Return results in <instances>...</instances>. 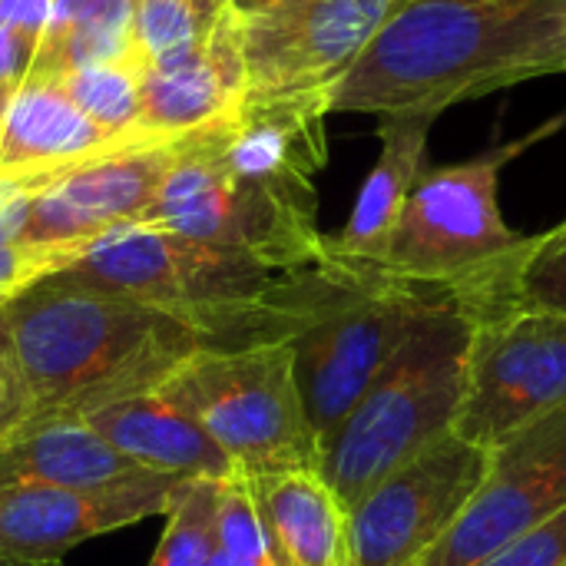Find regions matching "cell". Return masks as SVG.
Listing matches in <instances>:
<instances>
[{"mask_svg": "<svg viewBox=\"0 0 566 566\" xmlns=\"http://www.w3.org/2000/svg\"><path fill=\"white\" fill-rule=\"evenodd\" d=\"M328 96H242L226 116L172 146L143 226L242 249L275 265L325 255L315 179L328 163Z\"/></svg>", "mask_w": 566, "mask_h": 566, "instance_id": "obj_1", "label": "cell"}, {"mask_svg": "<svg viewBox=\"0 0 566 566\" xmlns=\"http://www.w3.org/2000/svg\"><path fill=\"white\" fill-rule=\"evenodd\" d=\"M202 345L199 328L156 305L43 275L0 305L7 431L86 418L159 388Z\"/></svg>", "mask_w": 566, "mask_h": 566, "instance_id": "obj_2", "label": "cell"}, {"mask_svg": "<svg viewBox=\"0 0 566 566\" xmlns=\"http://www.w3.org/2000/svg\"><path fill=\"white\" fill-rule=\"evenodd\" d=\"M566 73V0H398L328 113H434Z\"/></svg>", "mask_w": 566, "mask_h": 566, "instance_id": "obj_3", "label": "cell"}, {"mask_svg": "<svg viewBox=\"0 0 566 566\" xmlns=\"http://www.w3.org/2000/svg\"><path fill=\"white\" fill-rule=\"evenodd\" d=\"M308 265H275L139 222L90 242L50 275L156 305L209 345H252L292 335Z\"/></svg>", "mask_w": 566, "mask_h": 566, "instance_id": "obj_4", "label": "cell"}, {"mask_svg": "<svg viewBox=\"0 0 566 566\" xmlns=\"http://www.w3.org/2000/svg\"><path fill=\"white\" fill-rule=\"evenodd\" d=\"M560 126L566 113L471 159L428 166L378 269L398 282L454 295L474 322L511 312V272L527 235L514 232L501 212V176Z\"/></svg>", "mask_w": 566, "mask_h": 566, "instance_id": "obj_5", "label": "cell"}, {"mask_svg": "<svg viewBox=\"0 0 566 566\" xmlns=\"http://www.w3.org/2000/svg\"><path fill=\"white\" fill-rule=\"evenodd\" d=\"M474 318L441 298L418 312L378 378L322 448V474L345 511L388 471L451 434Z\"/></svg>", "mask_w": 566, "mask_h": 566, "instance_id": "obj_6", "label": "cell"}, {"mask_svg": "<svg viewBox=\"0 0 566 566\" xmlns=\"http://www.w3.org/2000/svg\"><path fill=\"white\" fill-rule=\"evenodd\" d=\"M441 298L454 295L398 282L378 265L348 262L332 249L305 269L289 342L322 448L378 378L418 312Z\"/></svg>", "mask_w": 566, "mask_h": 566, "instance_id": "obj_7", "label": "cell"}, {"mask_svg": "<svg viewBox=\"0 0 566 566\" xmlns=\"http://www.w3.org/2000/svg\"><path fill=\"white\" fill-rule=\"evenodd\" d=\"M163 385L239 471H322V441L298 388L289 338L202 345Z\"/></svg>", "mask_w": 566, "mask_h": 566, "instance_id": "obj_8", "label": "cell"}, {"mask_svg": "<svg viewBox=\"0 0 566 566\" xmlns=\"http://www.w3.org/2000/svg\"><path fill=\"white\" fill-rule=\"evenodd\" d=\"M566 405V318L504 312L474 322L454 434L491 451Z\"/></svg>", "mask_w": 566, "mask_h": 566, "instance_id": "obj_9", "label": "cell"}, {"mask_svg": "<svg viewBox=\"0 0 566 566\" xmlns=\"http://www.w3.org/2000/svg\"><path fill=\"white\" fill-rule=\"evenodd\" d=\"M488 471V451L454 431L388 471L348 507V566H421Z\"/></svg>", "mask_w": 566, "mask_h": 566, "instance_id": "obj_10", "label": "cell"}, {"mask_svg": "<svg viewBox=\"0 0 566 566\" xmlns=\"http://www.w3.org/2000/svg\"><path fill=\"white\" fill-rule=\"evenodd\" d=\"M176 139H139L66 172L36 179L27 206L23 245L56 272L90 242L146 222L169 172Z\"/></svg>", "mask_w": 566, "mask_h": 566, "instance_id": "obj_11", "label": "cell"}, {"mask_svg": "<svg viewBox=\"0 0 566 566\" xmlns=\"http://www.w3.org/2000/svg\"><path fill=\"white\" fill-rule=\"evenodd\" d=\"M566 511V405L488 451V471L421 566H474Z\"/></svg>", "mask_w": 566, "mask_h": 566, "instance_id": "obj_12", "label": "cell"}, {"mask_svg": "<svg viewBox=\"0 0 566 566\" xmlns=\"http://www.w3.org/2000/svg\"><path fill=\"white\" fill-rule=\"evenodd\" d=\"M398 0H282L239 20L245 96H308L358 60Z\"/></svg>", "mask_w": 566, "mask_h": 566, "instance_id": "obj_13", "label": "cell"}, {"mask_svg": "<svg viewBox=\"0 0 566 566\" xmlns=\"http://www.w3.org/2000/svg\"><path fill=\"white\" fill-rule=\"evenodd\" d=\"M186 481L143 471L99 488L0 491V560L56 564L83 541L166 514Z\"/></svg>", "mask_w": 566, "mask_h": 566, "instance_id": "obj_14", "label": "cell"}, {"mask_svg": "<svg viewBox=\"0 0 566 566\" xmlns=\"http://www.w3.org/2000/svg\"><path fill=\"white\" fill-rule=\"evenodd\" d=\"M245 96V56L239 17L229 10L219 27L189 53L143 70L139 129L159 139H176L199 129Z\"/></svg>", "mask_w": 566, "mask_h": 566, "instance_id": "obj_15", "label": "cell"}, {"mask_svg": "<svg viewBox=\"0 0 566 566\" xmlns=\"http://www.w3.org/2000/svg\"><path fill=\"white\" fill-rule=\"evenodd\" d=\"M139 139L159 136H113L76 109L60 80L27 76L0 119V176H56Z\"/></svg>", "mask_w": 566, "mask_h": 566, "instance_id": "obj_16", "label": "cell"}, {"mask_svg": "<svg viewBox=\"0 0 566 566\" xmlns=\"http://www.w3.org/2000/svg\"><path fill=\"white\" fill-rule=\"evenodd\" d=\"M83 421L113 451L153 474L226 481L239 471L166 385L106 405Z\"/></svg>", "mask_w": 566, "mask_h": 566, "instance_id": "obj_17", "label": "cell"}, {"mask_svg": "<svg viewBox=\"0 0 566 566\" xmlns=\"http://www.w3.org/2000/svg\"><path fill=\"white\" fill-rule=\"evenodd\" d=\"M378 159L365 176L348 222L338 235H328V249L358 265H381L405 202L428 169V139L434 113H388L378 116Z\"/></svg>", "mask_w": 566, "mask_h": 566, "instance_id": "obj_18", "label": "cell"}, {"mask_svg": "<svg viewBox=\"0 0 566 566\" xmlns=\"http://www.w3.org/2000/svg\"><path fill=\"white\" fill-rule=\"evenodd\" d=\"M143 474L113 451L83 418H56L0 438V491L13 488H99Z\"/></svg>", "mask_w": 566, "mask_h": 566, "instance_id": "obj_19", "label": "cell"}, {"mask_svg": "<svg viewBox=\"0 0 566 566\" xmlns=\"http://www.w3.org/2000/svg\"><path fill=\"white\" fill-rule=\"evenodd\" d=\"M249 478L285 566H348V511L318 468Z\"/></svg>", "mask_w": 566, "mask_h": 566, "instance_id": "obj_20", "label": "cell"}, {"mask_svg": "<svg viewBox=\"0 0 566 566\" xmlns=\"http://www.w3.org/2000/svg\"><path fill=\"white\" fill-rule=\"evenodd\" d=\"M229 10V0H136L133 40L143 70L196 50Z\"/></svg>", "mask_w": 566, "mask_h": 566, "instance_id": "obj_21", "label": "cell"}, {"mask_svg": "<svg viewBox=\"0 0 566 566\" xmlns=\"http://www.w3.org/2000/svg\"><path fill=\"white\" fill-rule=\"evenodd\" d=\"M60 83L76 109L99 129L113 136L143 133V63H83L63 73Z\"/></svg>", "mask_w": 566, "mask_h": 566, "instance_id": "obj_22", "label": "cell"}, {"mask_svg": "<svg viewBox=\"0 0 566 566\" xmlns=\"http://www.w3.org/2000/svg\"><path fill=\"white\" fill-rule=\"evenodd\" d=\"M219 547V481L189 478L169 511L149 566H212Z\"/></svg>", "mask_w": 566, "mask_h": 566, "instance_id": "obj_23", "label": "cell"}, {"mask_svg": "<svg viewBox=\"0 0 566 566\" xmlns=\"http://www.w3.org/2000/svg\"><path fill=\"white\" fill-rule=\"evenodd\" d=\"M212 566H285L245 471L219 481V547Z\"/></svg>", "mask_w": 566, "mask_h": 566, "instance_id": "obj_24", "label": "cell"}, {"mask_svg": "<svg viewBox=\"0 0 566 566\" xmlns=\"http://www.w3.org/2000/svg\"><path fill=\"white\" fill-rule=\"evenodd\" d=\"M511 312L566 318V219L541 235H527L511 272Z\"/></svg>", "mask_w": 566, "mask_h": 566, "instance_id": "obj_25", "label": "cell"}, {"mask_svg": "<svg viewBox=\"0 0 566 566\" xmlns=\"http://www.w3.org/2000/svg\"><path fill=\"white\" fill-rule=\"evenodd\" d=\"M33 189L36 179L0 176V305L50 275V262L23 245V222Z\"/></svg>", "mask_w": 566, "mask_h": 566, "instance_id": "obj_26", "label": "cell"}, {"mask_svg": "<svg viewBox=\"0 0 566 566\" xmlns=\"http://www.w3.org/2000/svg\"><path fill=\"white\" fill-rule=\"evenodd\" d=\"M474 566H566V511Z\"/></svg>", "mask_w": 566, "mask_h": 566, "instance_id": "obj_27", "label": "cell"}, {"mask_svg": "<svg viewBox=\"0 0 566 566\" xmlns=\"http://www.w3.org/2000/svg\"><path fill=\"white\" fill-rule=\"evenodd\" d=\"M33 56H36V43H30L27 36H20L0 23V119H3L13 93L27 80Z\"/></svg>", "mask_w": 566, "mask_h": 566, "instance_id": "obj_28", "label": "cell"}, {"mask_svg": "<svg viewBox=\"0 0 566 566\" xmlns=\"http://www.w3.org/2000/svg\"><path fill=\"white\" fill-rule=\"evenodd\" d=\"M99 3H106V0H53V7H50V23H46V30H43V40H40V43H53V40H60L73 23H80L86 13H93Z\"/></svg>", "mask_w": 566, "mask_h": 566, "instance_id": "obj_29", "label": "cell"}, {"mask_svg": "<svg viewBox=\"0 0 566 566\" xmlns=\"http://www.w3.org/2000/svg\"><path fill=\"white\" fill-rule=\"evenodd\" d=\"M275 3H282V0H229V7H232V13H235L239 20H249V17H255V13H265V10L275 7Z\"/></svg>", "mask_w": 566, "mask_h": 566, "instance_id": "obj_30", "label": "cell"}, {"mask_svg": "<svg viewBox=\"0 0 566 566\" xmlns=\"http://www.w3.org/2000/svg\"><path fill=\"white\" fill-rule=\"evenodd\" d=\"M7 418H10V381L0 368V438L7 434Z\"/></svg>", "mask_w": 566, "mask_h": 566, "instance_id": "obj_31", "label": "cell"}, {"mask_svg": "<svg viewBox=\"0 0 566 566\" xmlns=\"http://www.w3.org/2000/svg\"><path fill=\"white\" fill-rule=\"evenodd\" d=\"M0 566H50V564H20V560H0Z\"/></svg>", "mask_w": 566, "mask_h": 566, "instance_id": "obj_32", "label": "cell"}]
</instances>
